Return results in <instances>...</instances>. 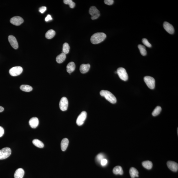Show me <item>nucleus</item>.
Instances as JSON below:
<instances>
[{"instance_id":"obj_17","label":"nucleus","mask_w":178,"mask_h":178,"mask_svg":"<svg viewBox=\"0 0 178 178\" xmlns=\"http://www.w3.org/2000/svg\"><path fill=\"white\" fill-rule=\"evenodd\" d=\"M75 64L74 62H70L67 66V71L70 74H71L75 70Z\"/></svg>"},{"instance_id":"obj_24","label":"nucleus","mask_w":178,"mask_h":178,"mask_svg":"<svg viewBox=\"0 0 178 178\" xmlns=\"http://www.w3.org/2000/svg\"><path fill=\"white\" fill-rule=\"evenodd\" d=\"M33 144L37 148H42L44 147V144L39 140L35 139L33 141Z\"/></svg>"},{"instance_id":"obj_26","label":"nucleus","mask_w":178,"mask_h":178,"mask_svg":"<svg viewBox=\"0 0 178 178\" xmlns=\"http://www.w3.org/2000/svg\"><path fill=\"white\" fill-rule=\"evenodd\" d=\"M138 47L140 50V53L141 55L143 56H145L146 55L147 52L146 50L145 47L144 46L142 45H139L138 46Z\"/></svg>"},{"instance_id":"obj_1","label":"nucleus","mask_w":178,"mask_h":178,"mask_svg":"<svg viewBox=\"0 0 178 178\" xmlns=\"http://www.w3.org/2000/svg\"><path fill=\"white\" fill-rule=\"evenodd\" d=\"M106 37V34L104 33H95L91 37V42L93 44H98L104 41Z\"/></svg>"},{"instance_id":"obj_2","label":"nucleus","mask_w":178,"mask_h":178,"mask_svg":"<svg viewBox=\"0 0 178 178\" xmlns=\"http://www.w3.org/2000/svg\"><path fill=\"white\" fill-rule=\"evenodd\" d=\"M100 95L102 96L105 98L106 99L112 104H115L117 102V99L115 96L109 91H101Z\"/></svg>"},{"instance_id":"obj_37","label":"nucleus","mask_w":178,"mask_h":178,"mask_svg":"<svg viewBox=\"0 0 178 178\" xmlns=\"http://www.w3.org/2000/svg\"><path fill=\"white\" fill-rule=\"evenodd\" d=\"M4 110V108L3 107L0 106V112H3Z\"/></svg>"},{"instance_id":"obj_5","label":"nucleus","mask_w":178,"mask_h":178,"mask_svg":"<svg viewBox=\"0 0 178 178\" xmlns=\"http://www.w3.org/2000/svg\"><path fill=\"white\" fill-rule=\"evenodd\" d=\"M144 82L150 89H154L155 87V80L152 77L147 76L144 78Z\"/></svg>"},{"instance_id":"obj_8","label":"nucleus","mask_w":178,"mask_h":178,"mask_svg":"<svg viewBox=\"0 0 178 178\" xmlns=\"http://www.w3.org/2000/svg\"><path fill=\"white\" fill-rule=\"evenodd\" d=\"M87 117V113L86 111H83L78 117L76 123L78 126H81L84 122Z\"/></svg>"},{"instance_id":"obj_27","label":"nucleus","mask_w":178,"mask_h":178,"mask_svg":"<svg viewBox=\"0 0 178 178\" xmlns=\"http://www.w3.org/2000/svg\"><path fill=\"white\" fill-rule=\"evenodd\" d=\"M162 108L161 107L158 106L156 107L155 108L152 112V115L153 116H156L159 115L161 112Z\"/></svg>"},{"instance_id":"obj_28","label":"nucleus","mask_w":178,"mask_h":178,"mask_svg":"<svg viewBox=\"0 0 178 178\" xmlns=\"http://www.w3.org/2000/svg\"><path fill=\"white\" fill-rule=\"evenodd\" d=\"M70 49V46L67 43H64L63 45V53L65 54H68L69 51Z\"/></svg>"},{"instance_id":"obj_31","label":"nucleus","mask_w":178,"mask_h":178,"mask_svg":"<svg viewBox=\"0 0 178 178\" xmlns=\"http://www.w3.org/2000/svg\"><path fill=\"white\" fill-rule=\"evenodd\" d=\"M142 42L144 45H145L148 47L150 48L151 47V45L149 43L148 40L146 38H143L142 40Z\"/></svg>"},{"instance_id":"obj_19","label":"nucleus","mask_w":178,"mask_h":178,"mask_svg":"<svg viewBox=\"0 0 178 178\" xmlns=\"http://www.w3.org/2000/svg\"><path fill=\"white\" fill-rule=\"evenodd\" d=\"M66 58V55L64 53H62L56 57V61L58 64H61L65 61Z\"/></svg>"},{"instance_id":"obj_32","label":"nucleus","mask_w":178,"mask_h":178,"mask_svg":"<svg viewBox=\"0 0 178 178\" xmlns=\"http://www.w3.org/2000/svg\"><path fill=\"white\" fill-rule=\"evenodd\" d=\"M104 2V3L107 5H111L113 4L114 1L113 0H105Z\"/></svg>"},{"instance_id":"obj_20","label":"nucleus","mask_w":178,"mask_h":178,"mask_svg":"<svg viewBox=\"0 0 178 178\" xmlns=\"http://www.w3.org/2000/svg\"><path fill=\"white\" fill-rule=\"evenodd\" d=\"M129 173L132 178L139 177V172L134 167H131L130 169Z\"/></svg>"},{"instance_id":"obj_23","label":"nucleus","mask_w":178,"mask_h":178,"mask_svg":"<svg viewBox=\"0 0 178 178\" xmlns=\"http://www.w3.org/2000/svg\"><path fill=\"white\" fill-rule=\"evenodd\" d=\"M142 166L145 169L148 170H150L152 169L153 164L152 162L150 161H146L142 162Z\"/></svg>"},{"instance_id":"obj_30","label":"nucleus","mask_w":178,"mask_h":178,"mask_svg":"<svg viewBox=\"0 0 178 178\" xmlns=\"http://www.w3.org/2000/svg\"><path fill=\"white\" fill-rule=\"evenodd\" d=\"M105 159L104 154L102 153H100L97 155L96 157V160L99 163H101L102 160Z\"/></svg>"},{"instance_id":"obj_21","label":"nucleus","mask_w":178,"mask_h":178,"mask_svg":"<svg viewBox=\"0 0 178 178\" xmlns=\"http://www.w3.org/2000/svg\"><path fill=\"white\" fill-rule=\"evenodd\" d=\"M113 172L115 174H120L122 175L123 173V171L121 166H117L113 168Z\"/></svg>"},{"instance_id":"obj_15","label":"nucleus","mask_w":178,"mask_h":178,"mask_svg":"<svg viewBox=\"0 0 178 178\" xmlns=\"http://www.w3.org/2000/svg\"><path fill=\"white\" fill-rule=\"evenodd\" d=\"M25 174V171L22 168L18 169L14 173L15 178H23Z\"/></svg>"},{"instance_id":"obj_25","label":"nucleus","mask_w":178,"mask_h":178,"mask_svg":"<svg viewBox=\"0 0 178 178\" xmlns=\"http://www.w3.org/2000/svg\"><path fill=\"white\" fill-rule=\"evenodd\" d=\"M20 89L23 91L29 92L33 90V88L28 85H22L20 87Z\"/></svg>"},{"instance_id":"obj_13","label":"nucleus","mask_w":178,"mask_h":178,"mask_svg":"<svg viewBox=\"0 0 178 178\" xmlns=\"http://www.w3.org/2000/svg\"><path fill=\"white\" fill-rule=\"evenodd\" d=\"M167 167L173 172H176L178 170V164L177 163L172 161H169L167 162Z\"/></svg>"},{"instance_id":"obj_14","label":"nucleus","mask_w":178,"mask_h":178,"mask_svg":"<svg viewBox=\"0 0 178 178\" xmlns=\"http://www.w3.org/2000/svg\"><path fill=\"white\" fill-rule=\"evenodd\" d=\"M29 123L30 126L32 128H36L39 125L38 119L36 117H33L30 119Z\"/></svg>"},{"instance_id":"obj_35","label":"nucleus","mask_w":178,"mask_h":178,"mask_svg":"<svg viewBox=\"0 0 178 178\" xmlns=\"http://www.w3.org/2000/svg\"><path fill=\"white\" fill-rule=\"evenodd\" d=\"M4 134V130L3 127L0 126V137L3 136Z\"/></svg>"},{"instance_id":"obj_6","label":"nucleus","mask_w":178,"mask_h":178,"mask_svg":"<svg viewBox=\"0 0 178 178\" xmlns=\"http://www.w3.org/2000/svg\"><path fill=\"white\" fill-rule=\"evenodd\" d=\"M89 13L91 16V19L92 20L98 19L100 16V11L96 7H91L89 10Z\"/></svg>"},{"instance_id":"obj_22","label":"nucleus","mask_w":178,"mask_h":178,"mask_svg":"<svg viewBox=\"0 0 178 178\" xmlns=\"http://www.w3.org/2000/svg\"><path fill=\"white\" fill-rule=\"evenodd\" d=\"M56 34V32L53 30L50 29L48 30L46 33L45 34V37L46 38L49 39H51L55 36Z\"/></svg>"},{"instance_id":"obj_10","label":"nucleus","mask_w":178,"mask_h":178,"mask_svg":"<svg viewBox=\"0 0 178 178\" xmlns=\"http://www.w3.org/2000/svg\"><path fill=\"white\" fill-rule=\"evenodd\" d=\"M24 19L22 17L15 16L13 17L10 20L11 23L16 26H19L23 23Z\"/></svg>"},{"instance_id":"obj_7","label":"nucleus","mask_w":178,"mask_h":178,"mask_svg":"<svg viewBox=\"0 0 178 178\" xmlns=\"http://www.w3.org/2000/svg\"><path fill=\"white\" fill-rule=\"evenodd\" d=\"M23 71V69L20 66H15L10 69L9 73L12 76H16L21 74Z\"/></svg>"},{"instance_id":"obj_16","label":"nucleus","mask_w":178,"mask_h":178,"mask_svg":"<svg viewBox=\"0 0 178 178\" xmlns=\"http://www.w3.org/2000/svg\"><path fill=\"white\" fill-rule=\"evenodd\" d=\"M90 68V65L89 64H81L80 67V72L82 74H85L89 71Z\"/></svg>"},{"instance_id":"obj_33","label":"nucleus","mask_w":178,"mask_h":178,"mask_svg":"<svg viewBox=\"0 0 178 178\" xmlns=\"http://www.w3.org/2000/svg\"><path fill=\"white\" fill-rule=\"evenodd\" d=\"M47 10V8L45 6H42L39 9V11L41 13L43 14Z\"/></svg>"},{"instance_id":"obj_18","label":"nucleus","mask_w":178,"mask_h":178,"mask_svg":"<svg viewBox=\"0 0 178 178\" xmlns=\"http://www.w3.org/2000/svg\"><path fill=\"white\" fill-rule=\"evenodd\" d=\"M69 140L67 138H64L62 140L61 143V148L62 151H65L67 149L69 144Z\"/></svg>"},{"instance_id":"obj_12","label":"nucleus","mask_w":178,"mask_h":178,"mask_svg":"<svg viewBox=\"0 0 178 178\" xmlns=\"http://www.w3.org/2000/svg\"><path fill=\"white\" fill-rule=\"evenodd\" d=\"M164 29L169 34H173L174 33V27L172 25L167 22H165L163 24Z\"/></svg>"},{"instance_id":"obj_29","label":"nucleus","mask_w":178,"mask_h":178,"mask_svg":"<svg viewBox=\"0 0 178 178\" xmlns=\"http://www.w3.org/2000/svg\"><path fill=\"white\" fill-rule=\"evenodd\" d=\"M64 4L69 5L71 8H73L75 7V3L72 0H64Z\"/></svg>"},{"instance_id":"obj_4","label":"nucleus","mask_w":178,"mask_h":178,"mask_svg":"<svg viewBox=\"0 0 178 178\" xmlns=\"http://www.w3.org/2000/svg\"><path fill=\"white\" fill-rule=\"evenodd\" d=\"M11 150L10 148L6 147L0 150V160L6 159L10 155Z\"/></svg>"},{"instance_id":"obj_34","label":"nucleus","mask_w":178,"mask_h":178,"mask_svg":"<svg viewBox=\"0 0 178 178\" xmlns=\"http://www.w3.org/2000/svg\"><path fill=\"white\" fill-rule=\"evenodd\" d=\"M108 161L106 159H104L101 162V165L103 166H106L107 164Z\"/></svg>"},{"instance_id":"obj_11","label":"nucleus","mask_w":178,"mask_h":178,"mask_svg":"<svg viewBox=\"0 0 178 178\" xmlns=\"http://www.w3.org/2000/svg\"><path fill=\"white\" fill-rule=\"evenodd\" d=\"M8 39L11 46L15 49H18L19 45L16 38L13 36L9 35L8 37Z\"/></svg>"},{"instance_id":"obj_9","label":"nucleus","mask_w":178,"mask_h":178,"mask_svg":"<svg viewBox=\"0 0 178 178\" xmlns=\"http://www.w3.org/2000/svg\"><path fill=\"white\" fill-rule=\"evenodd\" d=\"M60 109L61 111H64L67 110L68 106V102L67 99L65 97H63L60 101Z\"/></svg>"},{"instance_id":"obj_36","label":"nucleus","mask_w":178,"mask_h":178,"mask_svg":"<svg viewBox=\"0 0 178 178\" xmlns=\"http://www.w3.org/2000/svg\"><path fill=\"white\" fill-rule=\"evenodd\" d=\"M52 18L51 15H48L46 17L45 20L46 22H48L49 20H52Z\"/></svg>"},{"instance_id":"obj_3","label":"nucleus","mask_w":178,"mask_h":178,"mask_svg":"<svg viewBox=\"0 0 178 178\" xmlns=\"http://www.w3.org/2000/svg\"><path fill=\"white\" fill-rule=\"evenodd\" d=\"M117 72L119 77L121 80L124 81H126L128 80V74L126 72V70L123 68H119L117 69Z\"/></svg>"}]
</instances>
